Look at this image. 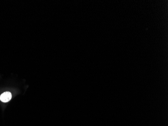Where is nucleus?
Segmentation results:
<instances>
[{
	"mask_svg": "<svg viewBox=\"0 0 168 126\" xmlns=\"http://www.w3.org/2000/svg\"><path fill=\"white\" fill-rule=\"evenodd\" d=\"M12 98V94L10 92H5L0 96V100L3 102L9 101Z\"/></svg>",
	"mask_w": 168,
	"mask_h": 126,
	"instance_id": "nucleus-1",
	"label": "nucleus"
}]
</instances>
